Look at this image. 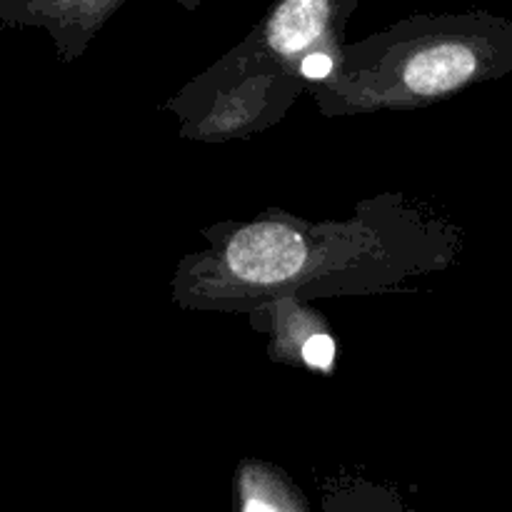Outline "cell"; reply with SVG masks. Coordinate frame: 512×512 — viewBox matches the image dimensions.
Here are the masks:
<instances>
[{
	"label": "cell",
	"instance_id": "8992f818",
	"mask_svg": "<svg viewBox=\"0 0 512 512\" xmlns=\"http://www.w3.org/2000/svg\"><path fill=\"white\" fill-rule=\"evenodd\" d=\"M123 3L125 0H30L25 3L28 13L25 18L50 28L65 58H75ZM178 3L195 10L203 0H178Z\"/></svg>",
	"mask_w": 512,
	"mask_h": 512
},
{
	"label": "cell",
	"instance_id": "6da1fadb",
	"mask_svg": "<svg viewBox=\"0 0 512 512\" xmlns=\"http://www.w3.org/2000/svg\"><path fill=\"white\" fill-rule=\"evenodd\" d=\"M205 240L208 248L175 273V303L220 313H255L285 298L388 290L443 270L460 250V230L403 195H380L350 220L328 223L265 213L210 230Z\"/></svg>",
	"mask_w": 512,
	"mask_h": 512
},
{
	"label": "cell",
	"instance_id": "277c9868",
	"mask_svg": "<svg viewBox=\"0 0 512 512\" xmlns=\"http://www.w3.org/2000/svg\"><path fill=\"white\" fill-rule=\"evenodd\" d=\"M360 0H275L248 43L298 70L315 50L343 55V35Z\"/></svg>",
	"mask_w": 512,
	"mask_h": 512
},
{
	"label": "cell",
	"instance_id": "52a82bcc",
	"mask_svg": "<svg viewBox=\"0 0 512 512\" xmlns=\"http://www.w3.org/2000/svg\"><path fill=\"white\" fill-rule=\"evenodd\" d=\"M235 500L238 512H308L288 480L265 463H245L240 468Z\"/></svg>",
	"mask_w": 512,
	"mask_h": 512
},
{
	"label": "cell",
	"instance_id": "7a4b0ae2",
	"mask_svg": "<svg viewBox=\"0 0 512 512\" xmlns=\"http://www.w3.org/2000/svg\"><path fill=\"white\" fill-rule=\"evenodd\" d=\"M512 73V20L485 10L413 15L345 45L318 85L328 113L403 110Z\"/></svg>",
	"mask_w": 512,
	"mask_h": 512
},
{
	"label": "cell",
	"instance_id": "3957f363",
	"mask_svg": "<svg viewBox=\"0 0 512 512\" xmlns=\"http://www.w3.org/2000/svg\"><path fill=\"white\" fill-rule=\"evenodd\" d=\"M303 85L298 70L243 40L180 93L175 110L188 138H235L278 120Z\"/></svg>",
	"mask_w": 512,
	"mask_h": 512
},
{
	"label": "cell",
	"instance_id": "5b68a950",
	"mask_svg": "<svg viewBox=\"0 0 512 512\" xmlns=\"http://www.w3.org/2000/svg\"><path fill=\"white\" fill-rule=\"evenodd\" d=\"M288 313H283L280 303H268L263 308H273L278 315H270L268 310H255L260 315H268L273 320V358L288 360L293 358L295 363L305 365L310 370H320V373H333L335 358H338V345H335L333 333L323 328L318 315L305 310L300 300L285 298L283 300Z\"/></svg>",
	"mask_w": 512,
	"mask_h": 512
}]
</instances>
